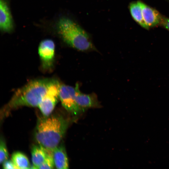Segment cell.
Wrapping results in <instances>:
<instances>
[{"label": "cell", "instance_id": "cell-1", "mask_svg": "<svg viewBox=\"0 0 169 169\" xmlns=\"http://www.w3.org/2000/svg\"><path fill=\"white\" fill-rule=\"evenodd\" d=\"M68 125V121L62 116L53 115L40 119L35 131V138L45 149L53 151L57 147Z\"/></svg>", "mask_w": 169, "mask_h": 169}, {"label": "cell", "instance_id": "cell-2", "mask_svg": "<svg viewBox=\"0 0 169 169\" xmlns=\"http://www.w3.org/2000/svg\"><path fill=\"white\" fill-rule=\"evenodd\" d=\"M54 80L44 79L29 82L15 92L4 107L3 111L7 112L22 106H38L48 88Z\"/></svg>", "mask_w": 169, "mask_h": 169}, {"label": "cell", "instance_id": "cell-3", "mask_svg": "<svg viewBox=\"0 0 169 169\" xmlns=\"http://www.w3.org/2000/svg\"><path fill=\"white\" fill-rule=\"evenodd\" d=\"M58 34L69 46L81 51L95 49L89 36L78 24L65 17L60 18L56 24Z\"/></svg>", "mask_w": 169, "mask_h": 169}, {"label": "cell", "instance_id": "cell-4", "mask_svg": "<svg viewBox=\"0 0 169 169\" xmlns=\"http://www.w3.org/2000/svg\"><path fill=\"white\" fill-rule=\"evenodd\" d=\"M60 86L59 82L55 79L48 88L38 106L45 117L49 116L52 113L59 98Z\"/></svg>", "mask_w": 169, "mask_h": 169}, {"label": "cell", "instance_id": "cell-5", "mask_svg": "<svg viewBox=\"0 0 169 169\" xmlns=\"http://www.w3.org/2000/svg\"><path fill=\"white\" fill-rule=\"evenodd\" d=\"M75 88L64 84L60 85L59 98L64 108L72 114H78L82 110L77 104L75 99Z\"/></svg>", "mask_w": 169, "mask_h": 169}, {"label": "cell", "instance_id": "cell-6", "mask_svg": "<svg viewBox=\"0 0 169 169\" xmlns=\"http://www.w3.org/2000/svg\"><path fill=\"white\" fill-rule=\"evenodd\" d=\"M55 48L54 43L51 39H44L40 43L38 48V53L43 69H49L53 66Z\"/></svg>", "mask_w": 169, "mask_h": 169}, {"label": "cell", "instance_id": "cell-7", "mask_svg": "<svg viewBox=\"0 0 169 169\" xmlns=\"http://www.w3.org/2000/svg\"><path fill=\"white\" fill-rule=\"evenodd\" d=\"M79 86L78 83L75 87V99L77 104L81 109L100 107V104L95 94H86L82 93L80 91Z\"/></svg>", "mask_w": 169, "mask_h": 169}, {"label": "cell", "instance_id": "cell-8", "mask_svg": "<svg viewBox=\"0 0 169 169\" xmlns=\"http://www.w3.org/2000/svg\"><path fill=\"white\" fill-rule=\"evenodd\" d=\"M13 21L7 0H0V28L1 31L10 33L13 29Z\"/></svg>", "mask_w": 169, "mask_h": 169}, {"label": "cell", "instance_id": "cell-9", "mask_svg": "<svg viewBox=\"0 0 169 169\" xmlns=\"http://www.w3.org/2000/svg\"><path fill=\"white\" fill-rule=\"evenodd\" d=\"M140 1L143 19L148 28L160 24L163 16L156 9Z\"/></svg>", "mask_w": 169, "mask_h": 169}, {"label": "cell", "instance_id": "cell-10", "mask_svg": "<svg viewBox=\"0 0 169 169\" xmlns=\"http://www.w3.org/2000/svg\"><path fill=\"white\" fill-rule=\"evenodd\" d=\"M53 156L54 166L58 169L68 168V159L64 148L58 146L53 150Z\"/></svg>", "mask_w": 169, "mask_h": 169}, {"label": "cell", "instance_id": "cell-11", "mask_svg": "<svg viewBox=\"0 0 169 169\" xmlns=\"http://www.w3.org/2000/svg\"><path fill=\"white\" fill-rule=\"evenodd\" d=\"M33 166L31 168H38L44 163L47 156L46 150L40 145H34L31 150Z\"/></svg>", "mask_w": 169, "mask_h": 169}, {"label": "cell", "instance_id": "cell-12", "mask_svg": "<svg viewBox=\"0 0 169 169\" xmlns=\"http://www.w3.org/2000/svg\"><path fill=\"white\" fill-rule=\"evenodd\" d=\"M129 9L131 14L135 21L142 27L148 29L149 28L143 19L140 1L131 3L129 5Z\"/></svg>", "mask_w": 169, "mask_h": 169}, {"label": "cell", "instance_id": "cell-13", "mask_svg": "<svg viewBox=\"0 0 169 169\" xmlns=\"http://www.w3.org/2000/svg\"><path fill=\"white\" fill-rule=\"evenodd\" d=\"M12 160L18 169L30 168L28 158L22 152L19 151L14 152L12 156Z\"/></svg>", "mask_w": 169, "mask_h": 169}, {"label": "cell", "instance_id": "cell-14", "mask_svg": "<svg viewBox=\"0 0 169 169\" xmlns=\"http://www.w3.org/2000/svg\"><path fill=\"white\" fill-rule=\"evenodd\" d=\"M46 150L47 156L46 159L38 169H53L55 166L53 156V151Z\"/></svg>", "mask_w": 169, "mask_h": 169}, {"label": "cell", "instance_id": "cell-15", "mask_svg": "<svg viewBox=\"0 0 169 169\" xmlns=\"http://www.w3.org/2000/svg\"><path fill=\"white\" fill-rule=\"evenodd\" d=\"M8 157V154L6 144L3 140L1 139L0 143V163H3L5 161L7 160Z\"/></svg>", "mask_w": 169, "mask_h": 169}, {"label": "cell", "instance_id": "cell-16", "mask_svg": "<svg viewBox=\"0 0 169 169\" xmlns=\"http://www.w3.org/2000/svg\"><path fill=\"white\" fill-rule=\"evenodd\" d=\"M3 167L6 169H18L12 160H7L3 163Z\"/></svg>", "mask_w": 169, "mask_h": 169}, {"label": "cell", "instance_id": "cell-17", "mask_svg": "<svg viewBox=\"0 0 169 169\" xmlns=\"http://www.w3.org/2000/svg\"><path fill=\"white\" fill-rule=\"evenodd\" d=\"M169 31V18L163 17L160 24Z\"/></svg>", "mask_w": 169, "mask_h": 169}]
</instances>
